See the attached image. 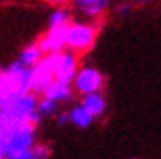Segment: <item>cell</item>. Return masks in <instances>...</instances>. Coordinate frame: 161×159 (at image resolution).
<instances>
[{"mask_svg":"<svg viewBox=\"0 0 161 159\" xmlns=\"http://www.w3.org/2000/svg\"><path fill=\"white\" fill-rule=\"evenodd\" d=\"M98 34V24L94 23H85V21H72L69 24L67 33V47L75 52H86L90 50Z\"/></svg>","mask_w":161,"mask_h":159,"instance_id":"cell-1","label":"cell"},{"mask_svg":"<svg viewBox=\"0 0 161 159\" xmlns=\"http://www.w3.org/2000/svg\"><path fill=\"white\" fill-rule=\"evenodd\" d=\"M73 88L75 93L80 96L85 94H91V93H98V91H104L106 86V77L96 68V67H80L77 77L73 80Z\"/></svg>","mask_w":161,"mask_h":159,"instance_id":"cell-2","label":"cell"},{"mask_svg":"<svg viewBox=\"0 0 161 159\" xmlns=\"http://www.w3.org/2000/svg\"><path fill=\"white\" fill-rule=\"evenodd\" d=\"M52 59H54L55 80L73 83L75 77H77V73L80 70V62L77 57V52L72 49L55 52V54H52Z\"/></svg>","mask_w":161,"mask_h":159,"instance_id":"cell-3","label":"cell"},{"mask_svg":"<svg viewBox=\"0 0 161 159\" xmlns=\"http://www.w3.org/2000/svg\"><path fill=\"white\" fill-rule=\"evenodd\" d=\"M54 80H55L54 59H52V54H47L33 68V93L37 96H42L46 89L54 83Z\"/></svg>","mask_w":161,"mask_h":159,"instance_id":"cell-4","label":"cell"},{"mask_svg":"<svg viewBox=\"0 0 161 159\" xmlns=\"http://www.w3.org/2000/svg\"><path fill=\"white\" fill-rule=\"evenodd\" d=\"M67 33H69V24L49 28V31L37 42L39 47L42 49L44 55L65 50V47H67Z\"/></svg>","mask_w":161,"mask_h":159,"instance_id":"cell-5","label":"cell"},{"mask_svg":"<svg viewBox=\"0 0 161 159\" xmlns=\"http://www.w3.org/2000/svg\"><path fill=\"white\" fill-rule=\"evenodd\" d=\"M75 94L77 93H75V88L72 83L62 81V80H54V83L46 89V93L42 96L57 101L59 104H69V102H73Z\"/></svg>","mask_w":161,"mask_h":159,"instance_id":"cell-6","label":"cell"},{"mask_svg":"<svg viewBox=\"0 0 161 159\" xmlns=\"http://www.w3.org/2000/svg\"><path fill=\"white\" fill-rule=\"evenodd\" d=\"M75 8L88 18H99L109 8L111 0H75Z\"/></svg>","mask_w":161,"mask_h":159,"instance_id":"cell-7","label":"cell"},{"mask_svg":"<svg viewBox=\"0 0 161 159\" xmlns=\"http://www.w3.org/2000/svg\"><path fill=\"white\" fill-rule=\"evenodd\" d=\"M81 104L94 115V119H101L108 112V101L106 96L103 94V91L81 96Z\"/></svg>","mask_w":161,"mask_h":159,"instance_id":"cell-8","label":"cell"},{"mask_svg":"<svg viewBox=\"0 0 161 159\" xmlns=\"http://www.w3.org/2000/svg\"><path fill=\"white\" fill-rule=\"evenodd\" d=\"M93 122H94V115L81 102L70 109V124L75 125L77 128H81V130L90 128L93 125Z\"/></svg>","mask_w":161,"mask_h":159,"instance_id":"cell-9","label":"cell"},{"mask_svg":"<svg viewBox=\"0 0 161 159\" xmlns=\"http://www.w3.org/2000/svg\"><path fill=\"white\" fill-rule=\"evenodd\" d=\"M42 59H44V52H42V49L39 47L37 42L26 45V47L21 50L20 57H18V60H20L25 67H30V68H34Z\"/></svg>","mask_w":161,"mask_h":159,"instance_id":"cell-10","label":"cell"},{"mask_svg":"<svg viewBox=\"0 0 161 159\" xmlns=\"http://www.w3.org/2000/svg\"><path fill=\"white\" fill-rule=\"evenodd\" d=\"M72 23V13L67 7H55V10L51 13L49 16V21H47V24H49V28L52 26H64V24H70Z\"/></svg>","mask_w":161,"mask_h":159,"instance_id":"cell-11","label":"cell"},{"mask_svg":"<svg viewBox=\"0 0 161 159\" xmlns=\"http://www.w3.org/2000/svg\"><path fill=\"white\" fill-rule=\"evenodd\" d=\"M59 106H60V104H59L57 101H54V99H51V98H46V96H39V102H37V112L41 114L42 119L54 117V115L60 110Z\"/></svg>","mask_w":161,"mask_h":159,"instance_id":"cell-12","label":"cell"},{"mask_svg":"<svg viewBox=\"0 0 161 159\" xmlns=\"http://www.w3.org/2000/svg\"><path fill=\"white\" fill-rule=\"evenodd\" d=\"M49 157H51V146L46 143H36L25 154L23 159H49Z\"/></svg>","mask_w":161,"mask_h":159,"instance_id":"cell-13","label":"cell"},{"mask_svg":"<svg viewBox=\"0 0 161 159\" xmlns=\"http://www.w3.org/2000/svg\"><path fill=\"white\" fill-rule=\"evenodd\" d=\"M134 3L130 2V0H124V2H120L117 7H116V10H114V13L117 15V16H125V15H129L132 10H134Z\"/></svg>","mask_w":161,"mask_h":159,"instance_id":"cell-14","label":"cell"},{"mask_svg":"<svg viewBox=\"0 0 161 159\" xmlns=\"http://www.w3.org/2000/svg\"><path fill=\"white\" fill-rule=\"evenodd\" d=\"M54 119H55V124L59 127L70 125V110H59L57 114L54 115Z\"/></svg>","mask_w":161,"mask_h":159,"instance_id":"cell-15","label":"cell"},{"mask_svg":"<svg viewBox=\"0 0 161 159\" xmlns=\"http://www.w3.org/2000/svg\"><path fill=\"white\" fill-rule=\"evenodd\" d=\"M42 2L49 3V5H54V7H64V5H67L69 0H42Z\"/></svg>","mask_w":161,"mask_h":159,"instance_id":"cell-16","label":"cell"},{"mask_svg":"<svg viewBox=\"0 0 161 159\" xmlns=\"http://www.w3.org/2000/svg\"><path fill=\"white\" fill-rule=\"evenodd\" d=\"M134 5H145V3H150V2H153V0H130Z\"/></svg>","mask_w":161,"mask_h":159,"instance_id":"cell-17","label":"cell"},{"mask_svg":"<svg viewBox=\"0 0 161 159\" xmlns=\"http://www.w3.org/2000/svg\"><path fill=\"white\" fill-rule=\"evenodd\" d=\"M0 159H16V157H12V156H2Z\"/></svg>","mask_w":161,"mask_h":159,"instance_id":"cell-18","label":"cell"}]
</instances>
